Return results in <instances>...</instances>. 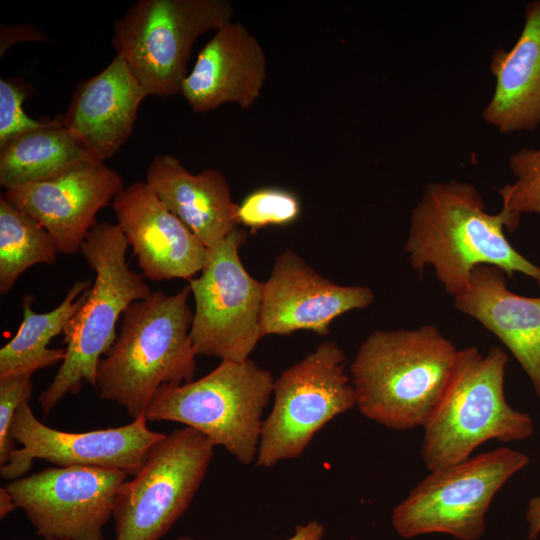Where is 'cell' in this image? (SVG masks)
<instances>
[{"mask_svg": "<svg viewBox=\"0 0 540 540\" xmlns=\"http://www.w3.org/2000/svg\"><path fill=\"white\" fill-rule=\"evenodd\" d=\"M506 229L510 231L507 214L489 213L474 184L431 182L411 211L404 249L411 267L422 275L431 266L452 297L467 289L479 265L498 267L509 278L523 274L540 286V267L512 246Z\"/></svg>", "mask_w": 540, "mask_h": 540, "instance_id": "cell-1", "label": "cell"}, {"mask_svg": "<svg viewBox=\"0 0 540 540\" xmlns=\"http://www.w3.org/2000/svg\"><path fill=\"white\" fill-rule=\"evenodd\" d=\"M458 350L433 324L373 331L350 366L358 410L387 428L423 427L441 399Z\"/></svg>", "mask_w": 540, "mask_h": 540, "instance_id": "cell-2", "label": "cell"}, {"mask_svg": "<svg viewBox=\"0 0 540 540\" xmlns=\"http://www.w3.org/2000/svg\"><path fill=\"white\" fill-rule=\"evenodd\" d=\"M190 286L175 294L152 291L122 315L117 337L100 359L96 391L119 404L133 419L144 415L163 385L193 381L196 352L190 337L194 311Z\"/></svg>", "mask_w": 540, "mask_h": 540, "instance_id": "cell-3", "label": "cell"}, {"mask_svg": "<svg viewBox=\"0 0 540 540\" xmlns=\"http://www.w3.org/2000/svg\"><path fill=\"white\" fill-rule=\"evenodd\" d=\"M507 353L499 346L483 354L475 346L458 350L445 390L424 424L420 455L429 471L472 456L489 440L522 441L534 432L528 413L505 396Z\"/></svg>", "mask_w": 540, "mask_h": 540, "instance_id": "cell-4", "label": "cell"}, {"mask_svg": "<svg viewBox=\"0 0 540 540\" xmlns=\"http://www.w3.org/2000/svg\"><path fill=\"white\" fill-rule=\"evenodd\" d=\"M128 241L117 224L95 223L80 252L95 272L89 295L81 309L66 324L64 360L38 401L44 415L67 395H76L84 384L96 389L100 359L113 345L116 325L135 301L150 296L143 275L129 268Z\"/></svg>", "mask_w": 540, "mask_h": 540, "instance_id": "cell-5", "label": "cell"}, {"mask_svg": "<svg viewBox=\"0 0 540 540\" xmlns=\"http://www.w3.org/2000/svg\"><path fill=\"white\" fill-rule=\"evenodd\" d=\"M274 381L250 358L223 360L198 380L161 386L144 415L148 421H173L193 428L248 465L257 457L262 416Z\"/></svg>", "mask_w": 540, "mask_h": 540, "instance_id": "cell-6", "label": "cell"}, {"mask_svg": "<svg viewBox=\"0 0 540 540\" xmlns=\"http://www.w3.org/2000/svg\"><path fill=\"white\" fill-rule=\"evenodd\" d=\"M530 462L528 455L500 447L430 471L392 511L399 536L441 533L479 540L497 492Z\"/></svg>", "mask_w": 540, "mask_h": 540, "instance_id": "cell-7", "label": "cell"}, {"mask_svg": "<svg viewBox=\"0 0 540 540\" xmlns=\"http://www.w3.org/2000/svg\"><path fill=\"white\" fill-rule=\"evenodd\" d=\"M226 0H139L115 20L112 45L147 95L180 93L197 38L231 22Z\"/></svg>", "mask_w": 540, "mask_h": 540, "instance_id": "cell-8", "label": "cell"}, {"mask_svg": "<svg viewBox=\"0 0 540 540\" xmlns=\"http://www.w3.org/2000/svg\"><path fill=\"white\" fill-rule=\"evenodd\" d=\"M345 360L337 344L325 341L274 381V402L262 423L256 466L269 468L299 457L323 426L356 406Z\"/></svg>", "mask_w": 540, "mask_h": 540, "instance_id": "cell-9", "label": "cell"}, {"mask_svg": "<svg viewBox=\"0 0 540 540\" xmlns=\"http://www.w3.org/2000/svg\"><path fill=\"white\" fill-rule=\"evenodd\" d=\"M215 445L202 433L175 429L153 445L136 475L124 481L113 511L115 540H160L199 489Z\"/></svg>", "mask_w": 540, "mask_h": 540, "instance_id": "cell-10", "label": "cell"}, {"mask_svg": "<svg viewBox=\"0 0 540 540\" xmlns=\"http://www.w3.org/2000/svg\"><path fill=\"white\" fill-rule=\"evenodd\" d=\"M246 232L235 229L209 249L200 275L189 280L195 310L190 337L197 355L244 362L263 337L262 283L243 266L239 248Z\"/></svg>", "mask_w": 540, "mask_h": 540, "instance_id": "cell-11", "label": "cell"}, {"mask_svg": "<svg viewBox=\"0 0 540 540\" xmlns=\"http://www.w3.org/2000/svg\"><path fill=\"white\" fill-rule=\"evenodd\" d=\"M126 477L116 469L48 467L5 489L45 540H105L103 529Z\"/></svg>", "mask_w": 540, "mask_h": 540, "instance_id": "cell-12", "label": "cell"}, {"mask_svg": "<svg viewBox=\"0 0 540 540\" xmlns=\"http://www.w3.org/2000/svg\"><path fill=\"white\" fill-rule=\"evenodd\" d=\"M145 415L129 424L87 432H67L51 428L33 414L28 401L18 407L12 421L11 438L21 445L1 466L6 480L23 477L34 460L58 467L88 466L121 470L134 476L143 466L149 451L166 434L148 428Z\"/></svg>", "mask_w": 540, "mask_h": 540, "instance_id": "cell-13", "label": "cell"}, {"mask_svg": "<svg viewBox=\"0 0 540 540\" xmlns=\"http://www.w3.org/2000/svg\"><path fill=\"white\" fill-rule=\"evenodd\" d=\"M373 300L374 293L368 286L336 284L287 249L276 258L270 277L262 282L261 334L311 330L323 336L337 317L365 309Z\"/></svg>", "mask_w": 540, "mask_h": 540, "instance_id": "cell-14", "label": "cell"}, {"mask_svg": "<svg viewBox=\"0 0 540 540\" xmlns=\"http://www.w3.org/2000/svg\"><path fill=\"white\" fill-rule=\"evenodd\" d=\"M123 188L116 170L91 162L49 180L5 190L3 196L48 231L58 253L70 255L80 251L98 211Z\"/></svg>", "mask_w": 540, "mask_h": 540, "instance_id": "cell-15", "label": "cell"}, {"mask_svg": "<svg viewBox=\"0 0 540 540\" xmlns=\"http://www.w3.org/2000/svg\"><path fill=\"white\" fill-rule=\"evenodd\" d=\"M117 225L152 281L190 280L207 263L209 248L151 190L145 181L124 187L113 199Z\"/></svg>", "mask_w": 540, "mask_h": 540, "instance_id": "cell-16", "label": "cell"}, {"mask_svg": "<svg viewBox=\"0 0 540 540\" xmlns=\"http://www.w3.org/2000/svg\"><path fill=\"white\" fill-rule=\"evenodd\" d=\"M266 76L261 44L245 25L231 21L216 30L200 50L180 93L195 112L224 103L247 109L260 96Z\"/></svg>", "mask_w": 540, "mask_h": 540, "instance_id": "cell-17", "label": "cell"}, {"mask_svg": "<svg viewBox=\"0 0 540 540\" xmlns=\"http://www.w3.org/2000/svg\"><path fill=\"white\" fill-rule=\"evenodd\" d=\"M148 96L116 54L97 75L79 83L61 124L100 162L113 157L131 135Z\"/></svg>", "mask_w": 540, "mask_h": 540, "instance_id": "cell-18", "label": "cell"}, {"mask_svg": "<svg viewBox=\"0 0 540 540\" xmlns=\"http://www.w3.org/2000/svg\"><path fill=\"white\" fill-rule=\"evenodd\" d=\"M453 299L459 311L506 346L540 398V297L512 292L503 270L479 265L471 272L467 289Z\"/></svg>", "mask_w": 540, "mask_h": 540, "instance_id": "cell-19", "label": "cell"}, {"mask_svg": "<svg viewBox=\"0 0 540 540\" xmlns=\"http://www.w3.org/2000/svg\"><path fill=\"white\" fill-rule=\"evenodd\" d=\"M145 182L209 249L238 228V205L219 170L193 174L175 156L159 154L152 159Z\"/></svg>", "mask_w": 540, "mask_h": 540, "instance_id": "cell-20", "label": "cell"}, {"mask_svg": "<svg viewBox=\"0 0 540 540\" xmlns=\"http://www.w3.org/2000/svg\"><path fill=\"white\" fill-rule=\"evenodd\" d=\"M489 70L493 95L483 120L501 133L532 131L540 126V0L526 4L522 31L510 49L492 52Z\"/></svg>", "mask_w": 540, "mask_h": 540, "instance_id": "cell-21", "label": "cell"}, {"mask_svg": "<svg viewBox=\"0 0 540 540\" xmlns=\"http://www.w3.org/2000/svg\"><path fill=\"white\" fill-rule=\"evenodd\" d=\"M91 162L100 161L56 118L0 146V185L8 190L49 180Z\"/></svg>", "mask_w": 540, "mask_h": 540, "instance_id": "cell-22", "label": "cell"}, {"mask_svg": "<svg viewBox=\"0 0 540 540\" xmlns=\"http://www.w3.org/2000/svg\"><path fill=\"white\" fill-rule=\"evenodd\" d=\"M92 286L91 280H77L69 288L62 302L46 313H36L31 307L32 297L21 302L22 321L15 335L0 349V377L28 374L62 362L66 350L49 348L55 336L63 333L68 321L84 305Z\"/></svg>", "mask_w": 540, "mask_h": 540, "instance_id": "cell-23", "label": "cell"}, {"mask_svg": "<svg viewBox=\"0 0 540 540\" xmlns=\"http://www.w3.org/2000/svg\"><path fill=\"white\" fill-rule=\"evenodd\" d=\"M57 249L48 231L32 216L0 197V293L37 264H54Z\"/></svg>", "mask_w": 540, "mask_h": 540, "instance_id": "cell-24", "label": "cell"}, {"mask_svg": "<svg viewBox=\"0 0 540 540\" xmlns=\"http://www.w3.org/2000/svg\"><path fill=\"white\" fill-rule=\"evenodd\" d=\"M508 167L514 182L497 189L501 210L510 219V231L519 225L522 214L540 215V147H524L509 156Z\"/></svg>", "mask_w": 540, "mask_h": 540, "instance_id": "cell-25", "label": "cell"}, {"mask_svg": "<svg viewBox=\"0 0 540 540\" xmlns=\"http://www.w3.org/2000/svg\"><path fill=\"white\" fill-rule=\"evenodd\" d=\"M301 205L297 196L277 187L257 189L238 205V221L252 230L287 225L297 219Z\"/></svg>", "mask_w": 540, "mask_h": 540, "instance_id": "cell-26", "label": "cell"}, {"mask_svg": "<svg viewBox=\"0 0 540 540\" xmlns=\"http://www.w3.org/2000/svg\"><path fill=\"white\" fill-rule=\"evenodd\" d=\"M30 92V85L22 79H0V146L50 121L37 120L25 113L23 103Z\"/></svg>", "mask_w": 540, "mask_h": 540, "instance_id": "cell-27", "label": "cell"}, {"mask_svg": "<svg viewBox=\"0 0 540 540\" xmlns=\"http://www.w3.org/2000/svg\"><path fill=\"white\" fill-rule=\"evenodd\" d=\"M32 394L31 375L15 374L0 377V466L7 463L16 449L10 429L15 413Z\"/></svg>", "mask_w": 540, "mask_h": 540, "instance_id": "cell-28", "label": "cell"}, {"mask_svg": "<svg viewBox=\"0 0 540 540\" xmlns=\"http://www.w3.org/2000/svg\"><path fill=\"white\" fill-rule=\"evenodd\" d=\"M46 35L36 26L21 24L15 26L1 25L0 56L12 46L24 41H46Z\"/></svg>", "mask_w": 540, "mask_h": 540, "instance_id": "cell-29", "label": "cell"}, {"mask_svg": "<svg viewBox=\"0 0 540 540\" xmlns=\"http://www.w3.org/2000/svg\"><path fill=\"white\" fill-rule=\"evenodd\" d=\"M325 535V527L317 520H312L303 525H298L294 533L286 540H322ZM177 540H195L189 536H180Z\"/></svg>", "mask_w": 540, "mask_h": 540, "instance_id": "cell-30", "label": "cell"}, {"mask_svg": "<svg viewBox=\"0 0 540 540\" xmlns=\"http://www.w3.org/2000/svg\"><path fill=\"white\" fill-rule=\"evenodd\" d=\"M525 519L528 540L537 539L540 536V495L534 496L528 501Z\"/></svg>", "mask_w": 540, "mask_h": 540, "instance_id": "cell-31", "label": "cell"}, {"mask_svg": "<svg viewBox=\"0 0 540 540\" xmlns=\"http://www.w3.org/2000/svg\"><path fill=\"white\" fill-rule=\"evenodd\" d=\"M17 508L13 498L5 487L0 489V517L4 518Z\"/></svg>", "mask_w": 540, "mask_h": 540, "instance_id": "cell-32", "label": "cell"}, {"mask_svg": "<svg viewBox=\"0 0 540 540\" xmlns=\"http://www.w3.org/2000/svg\"><path fill=\"white\" fill-rule=\"evenodd\" d=\"M52 540H64V539H52Z\"/></svg>", "mask_w": 540, "mask_h": 540, "instance_id": "cell-33", "label": "cell"}]
</instances>
